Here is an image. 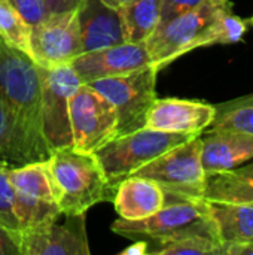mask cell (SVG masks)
I'll use <instances>...</instances> for the list:
<instances>
[{"label":"cell","mask_w":253,"mask_h":255,"mask_svg":"<svg viewBox=\"0 0 253 255\" xmlns=\"http://www.w3.org/2000/svg\"><path fill=\"white\" fill-rule=\"evenodd\" d=\"M0 96L19 121L39 154L48 160L51 151L42 136L40 76L31 57L0 36Z\"/></svg>","instance_id":"obj_1"},{"label":"cell","mask_w":253,"mask_h":255,"mask_svg":"<svg viewBox=\"0 0 253 255\" xmlns=\"http://www.w3.org/2000/svg\"><path fill=\"white\" fill-rule=\"evenodd\" d=\"M48 163L58 187L61 215L86 214L89 208L115 194L94 152L64 146L51 151Z\"/></svg>","instance_id":"obj_2"},{"label":"cell","mask_w":253,"mask_h":255,"mask_svg":"<svg viewBox=\"0 0 253 255\" xmlns=\"http://www.w3.org/2000/svg\"><path fill=\"white\" fill-rule=\"evenodd\" d=\"M191 133H173L142 127L131 133L116 136L94 151L103 173L115 191L118 184L134 175L139 169L154 161L171 148L195 137Z\"/></svg>","instance_id":"obj_3"},{"label":"cell","mask_w":253,"mask_h":255,"mask_svg":"<svg viewBox=\"0 0 253 255\" xmlns=\"http://www.w3.org/2000/svg\"><path fill=\"white\" fill-rule=\"evenodd\" d=\"M228 0H204L200 6L158 24L145 42L152 64L161 70L180 55L206 46V34Z\"/></svg>","instance_id":"obj_4"},{"label":"cell","mask_w":253,"mask_h":255,"mask_svg":"<svg viewBox=\"0 0 253 255\" xmlns=\"http://www.w3.org/2000/svg\"><path fill=\"white\" fill-rule=\"evenodd\" d=\"M200 134L171 148L134 175L157 182L167 200H204L207 175L201 164Z\"/></svg>","instance_id":"obj_5"},{"label":"cell","mask_w":253,"mask_h":255,"mask_svg":"<svg viewBox=\"0 0 253 255\" xmlns=\"http://www.w3.org/2000/svg\"><path fill=\"white\" fill-rule=\"evenodd\" d=\"M158 69L151 64L128 75L88 82L103 94L116 111V136L146 127V117L157 100ZM115 136V137H116Z\"/></svg>","instance_id":"obj_6"},{"label":"cell","mask_w":253,"mask_h":255,"mask_svg":"<svg viewBox=\"0 0 253 255\" xmlns=\"http://www.w3.org/2000/svg\"><path fill=\"white\" fill-rule=\"evenodd\" d=\"M40 76V123L42 136L49 151L72 146L70 97L82 84L70 64L45 69Z\"/></svg>","instance_id":"obj_7"},{"label":"cell","mask_w":253,"mask_h":255,"mask_svg":"<svg viewBox=\"0 0 253 255\" xmlns=\"http://www.w3.org/2000/svg\"><path fill=\"white\" fill-rule=\"evenodd\" d=\"M72 146L94 152L116 136V111L113 105L88 84H81L70 97Z\"/></svg>","instance_id":"obj_8"},{"label":"cell","mask_w":253,"mask_h":255,"mask_svg":"<svg viewBox=\"0 0 253 255\" xmlns=\"http://www.w3.org/2000/svg\"><path fill=\"white\" fill-rule=\"evenodd\" d=\"M82 54V42L76 10L49 13L43 21L30 27L28 55L45 69L70 64Z\"/></svg>","instance_id":"obj_9"},{"label":"cell","mask_w":253,"mask_h":255,"mask_svg":"<svg viewBox=\"0 0 253 255\" xmlns=\"http://www.w3.org/2000/svg\"><path fill=\"white\" fill-rule=\"evenodd\" d=\"M209 215L206 200H167L155 214L142 220H116L112 230L124 238H148L149 241L174 235Z\"/></svg>","instance_id":"obj_10"},{"label":"cell","mask_w":253,"mask_h":255,"mask_svg":"<svg viewBox=\"0 0 253 255\" xmlns=\"http://www.w3.org/2000/svg\"><path fill=\"white\" fill-rule=\"evenodd\" d=\"M151 64L152 61L145 42H124L119 45L82 52L70 63L82 84L128 75Z\"/></svg>","instance_id":"obj_11"},{"label":"cell","mask_w":253,"mask_h":255,"mask_svg":"<svg viewBox=\"0 0 253 255\" xmlns=\"http://www.w3.org/2000/svg\"><path fill=\"white\" fill-rule=\"evenodd\" d=\"M57 221L27 233H21V255H89L85 214L64 215Z\"/></svg>","instance_id":"obj_12"},{"label":"cell","mask_w":253,"mask_h":255,"mask_svg":"<svg viewBox=\"0 0 253 255\" xmlns=\"http://www.w3.org/2000/svg\"><path fill=\"white\" fill-rule=\"evenodd\" d=\"M216 118V106L182 99H157L146 117V127L201 134Z\"/></svg>","instance_id":"obj_13"},{"label":"cell","mask_w":253,"mask_h":255,"mask_svg":"<svg viewBox=\"0 0 253 255\" xmlns=\"http://www.w3.org/2000/svg\"><path fill=\"white\" fill-rule=\"evenodd\" d=\"M82 52H89L127 42L125 25L119 9L103 0H82L76 9Z\"/></svg>","instance_id":"obj_14"},{"label":"cell","mask_w":253,"mask_h":255,"mask_svg":"<svg viewBox=\"0 0 253 255\" xmlns=\"http://www.w3.org/2000/svg\"><path fill=\"white\" fill-rule=\"evenodd\" d=\"M201 164L206 175L233 170L253 160V134L237 130H209L200 134Z\"/></svg>","instance_id":"obj_15"},{"label":"cell","mask_w":253,"mask_h":255,"mask_svg":"<svg viewBox=\"0 0 253 255\" xmlns=\"http://www.w3.org/2000/svg\"><path fill=\"white\" fill-rule=\"evenodd\" d=\"M115 211L122 220H142L166 205L163 188L143 176L131 175L121 181L113 194Z\"/></svg>","instance_id":"obj_16"},{"label":"cell","mask_w":253,"mask_h":255,"mask_svg":"<svg viewBox=\"0 0 253 255\" xmlns=\"http://www.w3.org/2000/svg\"><path fill=\"white\" fill-rule=\"evenodd\" d=\"M155 244L151 255H222V245L218 239L216 227L210 215L195 221L183 230L151 241Z\"/></svg>","instance_id":"obj_17"},{"label":"cell","mask_w":253,"mask_h":255,"mask_svg":"<svg viewBox=\"0 0 253 255\" xmlns=\"http://www.w3.org/2000/svg\"><path fill=\"white\" fill-rule=\"evenodd\" d=\"M207 202V200H206ZM221 245L253 241V208L248 203L207 202Z\"/></svg>","instance_id":"obj_18"},{"label":"cell","mask_w":253,"mask_h":255,"mask_svg":"<svg viewBox=\"0 0 253 255\" xmlns=\"http://www.w3.org/2000/svg\"><path fill=\"white\" fill-rule=\"evenodd\" d=\"M0 160L10 167L45 160L0 96Z\"/></svg>","instance_id":"obj_19"},{"label":"cell","mask_w":253,"mask_h":255,"mask_svg":"<svg viewBox=\"0 0 253 255\" xmlns=\"http://www.w3.org/2000/svg\"><path fill=\"white\" fill-rule=\"evenodd\" d=\"M204 200L228 203L253 202V160L228 172L207 175Z\"/></svg>","instance_id":"obj_20"},{"label":"cell","mask_w":253,"mask_h":255,"mask_svg":"<svg viewBox=\"0 0 253 255\" xmlns=\"http://www.w3.org/2000/svg\"><path fill=\"white\" fill-rule=\"evenodd\" d=\"M9 181L15 191L58 203L60 193L48 160L9 167Z\"/></svg>","instance_id":"obj_21"},{"label":"cell","mask_w":253,"mask_h":255,"mask_svg":"<svg viewBox=\"0 0 253 255\" xmlns=\"http://www.w3.org/2000/svg\"><path fill=\"white\" fill-rule=\"evenodd\" d=\"M163 0H136L121 10L127 42L143 43L155 31L161 21Z\"/></svg>","instance_id":"obj_22"},{"label":"cell","mask_w":253,"mask_h":255,"mask_svg":"<svg viewBox=\"0 0 253 255\" xmlns=\"http://www.w3.org/2000/svg\"><path fill=\"white\" fill-rule=\"evenodd\" d=\"M13 212L18 220L19 235L42 229L57 221L61 215L57 202H48L19 191H15Z\"/></svg>","instance_id":"obj_23"},{"label":"cell","mask_w":253,"mask_h":255,"mask_svg":"<svg viewBox=\"0 0 253 255\" xmlns=\"http://www.w3.org/2000/svg\"><path fill=\"white\" fill-rule=\"evenodd\" d=\"M248 31V22L233 13L231 4L224 6L213 22L210 24L206 34V46L210 45H228L237 43L243 39Z\"/></svg>","instance_id":"obj_24"},{"label":"cell","mask_w":253,"mask_h":255,"mask_svg":"<svg viewBox=\"0 0 253 255\" xmlns=\"http://www.w3.org/2000/svg\"><path fill=\"white\" fill-rule=\"evenodd\" d=\"M0 36L9 45L28 54L30 25L19 16L9 0H0Z\"/></svg>","instance_id":"obj_25"},{"label":"cell","mask_w":253,"mask_h":255,"mask_svg":"<svg viewBox=\"0 0 253 255\" xmlns=\"http://www.w3.org/2000/svg\"><path fill=\"white\" fill-rule=\"evenodd\" d=\"M209 130H237L253 134V106L216 111V118Z\"/></svg>","instance_id":"obj_26"},{"label":"cell","mask_w":253,"mask_h":255,"mask_svg":"<svg viewBox=\"0 0 253 255\" xmlns=\"http://www.w3.org/2000/svg\"><path fill=\"white\" fill-rule=\"evenodd\" d=\"M9 167L6 163H0V226L19 233L18 220L13 212L15 188L9 181Z\"/></svg>","instance_id":"obj_27"},{"label":"cell","mask_w":253,"mask_h":255,"mask_svg":"<svg viewBox=\"0 0 253 255\" xmlns=\"http://www.w3.org/2000/svg\"><path fill=\"white\" fill-rule=\"evenodd\" d=\"M9 3L30 27L39 24L51 13L45 0H9Z\"/></svg>","instance_id":"obj_28"},{"label":"cell","mask_w":253,"mask_h":255,"mask_svg":"<svg viewBox=\"0 0 253 255\" xmlns=\"http://www.w3.org/2000/svg\"><path fill=\"white\" fill-rule=\"evenodd\" d=\"M204 0H163L161 9V22H166L177 15H182L197 6H200Z\"/></svg>","instance_id":"obj_29"},{"label":"cell","mask_w":253,"mask_h":255,"mask_svg":"<svg viewBox=\"0 0 253 255\" xmlns=\"http://www.w3.org/2000/svg\"><path fill=\"white\" fill-rule=\"evenodd\" d=\"M19 239V233L0 226V255H21Z\"/></svg>","instance_id":"obj_30"},{"label":"cell","mask_w":253,"mask_h":255,"mask_svg":"<svg viewBox=\"0 0 253 255\" xmlns=\"http://www.w3.org/2000/svg\"><path fill=\"white\" fill-rule=\"evenodd\" d=\"M82 0H45L48 9L51 13H60V12H70L76 10Z\"/></svg>","instance_id":"obj_31"},{"label":"cell","mask_w":253,"mask_h":255,"mask_svg":"<svg viewBox=\"0 0 253 255\" xmlns=\"http://www.w3.org/2000/svg\"><path fill=\"white\" fill-rule=\"evenodd\" d=\"M237 106H253V93L243 96V97H239V99H234V100H230L224 105H219V106H216V111H225V109H231V108H237Z\"/></svg>","instance_id":"obj_32"},{"label":"cell","mask_w":253,"mask_h":255,"mask_svg":"<svg viewBox=\"0 0 253 255\" xmlns=\"http://www.w3.org/2000/svg\"><path fill=\"white\" fill-rule=\"evenodd\" d=\"M149 251V241H137L136 244L125 248L121 255H145Z\"/></svg>","instance_id":"obj_33"},{"label":"cell","mask_w":253,"mask_h":255,"mask_svg":"<svg viewBox=\"0 0 253 255\" xmlns=\"http://www.w3.org/2000/svg\"><path fill=\"white\" fill-rule=\"evenodd\" d=\"M103 1H104L106 4L115 7V9H122L124 6H127V4H130V3H133V1H136V0H103Z\"/></svg>","instance_id":"obj_34"},{"label":"cell","mask_w":253,"mask_h":255,"mask_svg":"<svg viewBox=\"0 0 253 255\" xmlns=\"http://www.w3.org/2000/svg\"><path fill=\"white\" fill-rule=\"evenodd\" d=\"M246 22H248V25H249V24H251V25H253V15L251 16V18H249V21H246Z\"/></svg>","instance_id":"obj_35"},{"label":"cell","mask_w":253,"mask_h":255,"mask_svg":"<svg viewBox=\"0 0 253 255\" xmlns=\"http://www.w3.org/2000/svg\"><path fill=\"white\" fill-rule=\"evenodd\" d=\"M248 205H251V206H252V208H253V202H251V203H248Z\"/></svg>","instance_id":"obj_36"},{"label":"cell","mask_w":253,"mask_h":255,"mask_svg":"<svg viewBox=\"0 0 253 255\" xmlns=\"http://www.w3.org/2000/svg\"><path fill=\"white\" fill-rule=\"evenodd\" d=\"M0 163H1V160H0ZM3 163H4V161H3Z\"/></svg>","instance_id":"obj_37"}]
</instances>
